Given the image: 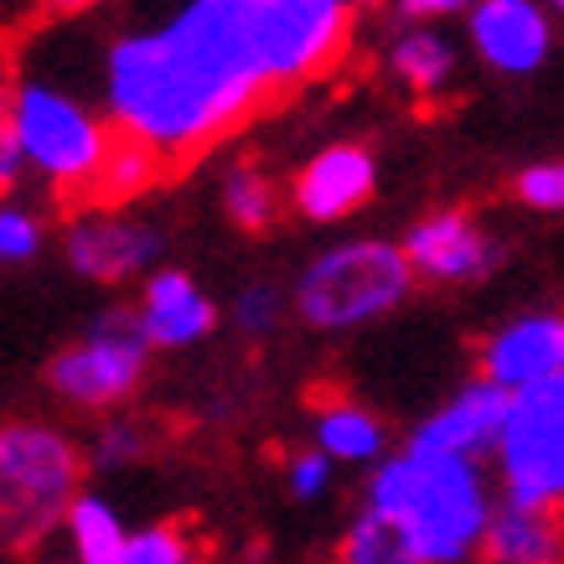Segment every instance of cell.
<instances>
[{
	"mask_svg": "<svg viewBox=\"0 0 564 564\" xmlns=\"http://www.w3.org/2000/svg\"><path fill=\"white\" fill-rule=\"evenodd\" d=\"M270 94L259 63L254 0H172L104 36L94 104L120 140L187 166L234 135Z\"/></svg>",
	"mask_w": 564,
	"mask_h": 564,
	"instance_id": "cell-1",
	"label": "cell"
},
{
	"mask_svg": "<svg viewBox=\"0 0 564 564\" xmlns=\"http://www.w3.org/2000/svg\"><path fill=\"white\" fill-rule=\"evenodd\" d=\"M362 508L389 518L410 539L420 564H477L481 533L497 508L492 471L471 456H435L399 445L373 462Z\"/></svg>",
	"mask_w": 564,
	"mask_h": 564,
	"instance_id": "cell-2",
	"label": "cell"
},
{
	"mask_svg": "<svg viewBox=\"0 0 564 564\" xmlns=\"http://www.w3.org/2000/svg\"><path fill=\"white\" fill-rule=\"evenodd\" d=\"M0 124L26 155V172L42 176L63 197H94L99 172L115 151V130L99 115V104L73 94L47 73H21L6 88V115Z\"/></svg>",
	"mask_w": 564,
	"mask_h": 564,
	"instance_id": "cell-3",
	"label": "cell"
},
{
	"mask_svg": "<svg viewBox=\"0 0 564 564\" xmlns=\"http://www.w3.org/2000/svg\"><path fill=\"white\" fill-rule=\"evenodd\" d=\"M84 445L47 420L0 425V539L11 549L42 544L68 502L84 492Z\"/></svg>",
	"mask_w": 564,
	"mask_h": 564,
	"instance_id": "cell-4",
	"label": "cell"
},
{
	"mask_svg": "<svg viewBox=\"0 0 564 564\" xmlns=\"http://www.w3.org/2000/svg\"><path fill=\"white\" fill-rule=\"evenodd\" d=\"M410 291H414V270L393 239H343L322 249L301 270L291 306L311 332L337 337V332H358V326L383 322L389 311L410 301Z\"/></svg>",
	"mask_w": 564,
	"mask_h": 564,
	"instance_id": "cell-5",
	"label": "cell"
},
{
	"mask_svg": "<svg viewBox=\"0 0 564 564\" xmlns=\"http://www.w3.org/2000/svg\"><path fill=\"white\" fill-rule=\"evenodd\" d=\"M487 462L497 466L502 497L564 513V373L508 393L502 430Z\"/></svg>",
	"mask_w": 564,
	"mask_h": 564,
	"instance_id": "cell-6",
	"label": "cell"
},
{
	"mask_svg": "<svg viewBox=\"0 0 564 564\" xmlns=\"http://www.w3.org/2000/svg\"><path fill=\"white\" fill-rule=\"evenodd\" d=\"M151 368V343L135 322V306H109L84 326V337L68 343L47 368L52 393L73 410H120L140 389Z\"/></svg>",
	"mask_w": 564,
	"mask_h": 564,
	"instance_id": "cell-7",
	"label": "cell"
},
{
	"mask_svg": "<svg viewBox=\"0 0 564 564\" xmlns=\"http://www.w3.org/2000/svg\"><path fill=\"white\" fill-rule=\"evenodd\" d=\"M352 11L347 0H254L259 63L270 78V94H291L343 63L352 42Z\"/></svg>",
	"mask_w": 564,
	"mask_h": 564,
	"instance_id": "cell-8",
	"label": "cell"
},
{
	"mask_svg": "<svg viewBox=\"0 0 564 564\" xmlns=\"http://www.w3.org/2000/svg\"><path fill=\"white\" fill-rule=\"evenodd\" d=\"M63 254L94 285H124L151 274L166 254V234L151 218L120 213L109 203H94L88 213H73L63 228Z\"/></svg>",
	"mask_w": 564,
	"mask_h": 564,
	"instance_id": "cell-9",
	"label": "cell"
},
{
	"mask_svg": "<svg viewBox=\"0 0 564 564\" xmlns=\"http://www.w3.org/2000/svg\"><path fill=\"white\" fill-rule=\"evenodd\" d=\"M399 249L410 259L414 280H430V285H477L502 264V243L466 207L425 213L420 223H410Z\"/></svg>",
	"mask_w": 564,
	"mask_h": 564,
	"instance_id": "cell-10",
	"label": "cell"
},
{
	"mask_svg": "<svg viewBox=\"0 0 564 564\" xmlns=\"http://www.w3.org/2000/svg\"><path fill=\"white\" fill-rule=\"evenodd\" d=\"M466 42L502 78H529L554 52V11L544 0H477L466 11Z\"/></svg>",
	"mask_w": 564,
	"mask_h": 564,
	"instance_id": "cell-11",
	"label": "cell"
},
{
	"mask_svg": "<svg viewBox=\"0 0 564 564\" xmlns=\"http://www.w3.org/2000/svg\"><path fill=\"white\" fill-rule=\"evenodd\" d=\"M378 192V155L358 140H332L291 182V207L306 223H343Z\"/></svg>",
	"mask_w": 564,
	"mask_h": 564,
	"instance_id": "cell-12",
	"label": "cell"
},
{
	"mask_svg": "<svg viewBox=\"0 0 564 564\" xmlns=\"http://www.w3.org/2000/svg\"><path fill=\"white\" fill-rule=\"evenodd\" d=\"M135 322L145 332L151 352H187V347L207 343L218 332V301L187 270L155 264L151 274H140Z\"/></svg>",
	"mask_w": 564,
	"mask_h": 564,
	"instance_id": "cell-13",
	"label": "cell"
},
{
	"mask_svg": "<svg viewBox=\"0 0 564 564\" xmlns=\"http://www.w3.org/2000/svg\"><path fill=\"white\" fill-rule=\"evenodd\" d=\"M549 373H564V311H523L487 332L477 352V378L518 393Z\"/></svg>",
	"mask_w": 564,
	"mask_h": 564,
	"instance_id": "cell-14",
	"label": "cell"
},
{
	"mask_svg": "<svg viewBox=\"0 0 564 564\" xmlns=\"http://www.w3.org/2000/svg\"><path fill=\"white\" fill-rule=\"evenodd\" d=\"M502 410H508V393L497 389V383H487V378H471V383H462L451 399H441V404L404 435V445H410V451H435V456L487 462L497 445V430H502Z\"/></svg>",
	"mask_w": 564,
	"mask_h": 564,
	"instance_id": "cell-15",
	"label": "cell"
},
{
	"mask_svg": "<svg viewBox=\"0 0 564 564\" xmlns=\"http://www.w3.org/2000/svg\"><path fill=\"white\" fill-rule=\"evenodd\" d=\"M477 560L481 564H564V513L497 497Z\"/></svg>",
	"mask_w": 564,
	"mask_h": 564,
	"instance_id": "cell-16",
	"label": "cell"
},
{
	"mask_svg": "<svg viewBox=\"0 0 564 564\" xmlns=\"http://www.w3.org/2000/svg\"><path fill=\"white\" fill-rule=\"evenodd\" d=\"M383 68L393 73V84L414 94V99H441L456 88V68L462 52L441 26H420V21H399V32L389 36Z\"/></svg>",
	"mask_w": 564,
	"mask_h": 564,
	"instance_id": "cell-17",
	"label": "cell"
},
{
	"mask_svg": "<svg viewBox=\"0 0 564 564\" xmlns=\"http://www.w3.org/2000/svg\"><path fill=\"white\" fill-rule=\"evenodd\" d=\"M311 445L337 466H373L378 456H389V425L358 399L322 393L311 404Z\"/></svg>",
	"mask_w": 564,
	"mask_h": 564,
	"instance_id": "cell-18",
	"label": "cell"
},
{
	"mask_svg": "<svg viewBox=\"0 0 564 564\" xmlns=\"http://www.w3.org/2000/svg\"><path fill=\"white\" fill-rule=\"evenodd\" d=\"M57 529H68L73 564H124L130 529H124V518L115 513V502H104L99 492H78V497H73Z\"/></svg>",
	"mask_w": 564,
	"mask_h": 564,
	"instance_id": "cell-19",
	"label": "cell"
},
{
	"mask_svg": "<svg viewBox=\"0 0 564 564\" xmlns=\"http://www.w3.org/2000/svg\"><path fill=\"white\" fill-rule=\"evenodd\" d=\"M218 203H223V213H228L234 228H243V234H264V228H274L280 213H285V192L274 187V176L264 172V166L239 161V166L223 172Z\"/></svg>",
	"mask_w": 564,
	"mask_h": 564,
	"instance_id": "cell-20",
	"label": "cell"
},
{
	"mask_svg": "<svg viewBox=\"0 0 564 564\" xmlns=\"http://www.w3.org/2000/svg\"><path fill=\"white\" fill-rule=\"evenodd\" d=\"M337 564H420V554H414L410 539L393 529L383 513L358 508V518H352V523H347V533H343Z\"/></svg>",
	"mask_w": 564,
	"mask_h": 564,
	"instance_id": "cell-21",
	"label": "cell"
},
{
	"mask_svg": "<svg viewBox=\"0 0 564 564\" xmlns=\"http://www.w3.org/2000/svg\"><path fill=\"white\" fill-rule=\"evenodd\" d=\"M145 451H151V430L140 425V420H130V414H109V420H99V430L88 435L84 462L99 466V471H124V466H135Z\"/></svg>",
	"mask_w": 564,
	"mask_h": 564,
	"instance_id": "cell-22",
	"label": "cell"
},
{
	"mask_svg": "<svg viewBox=\"0 0 564 564\" xmlns=\"http://www.w3.org/2000/svg\"><path fill=\"white\" fill-rule=\"evenodd\" d=\"M285 311H291V306H285V291H280V285H270V280H249V285L234 295L228 316H234V332H243V337L264 343V337H274V332H280Z\"/></svg>",
	"mask_w": 564,
	"mask_h": 564,
	"instance_id": "cell-23",
	"label": "cell"
},
{
	"mask_svg": "<svg viewBox=\"0 0 564 564\" xmlns=\"http://www.w3.org/2000/svg\"><path fill=\"white\" fill-rule=\"evenodd\" d=\"M124 564H203V549L182 523H151V529L130 533Z\"/></svg>",
	"mask_w": 564,
	"mask_h": 564,
	"instance_id": "cell-24",
	"label": "cell"
},
{
	"mask_svg": "<svg viewBox=\"0 0 564 564\" xmlns=\"http://www.w3.org/2000/svg\"><path fill=\"white\" fill-rule=\"evenodd\" d=\"M42 243H47V223L32 207L0 197V264H32Z\"/></svg>",
	"mask_w": 564,
	"mask_h": 564,
	"instance_id": "cell-25",
	"label": "cell"
},
{
	"mask_svg": "<svg viewBox=\"0 0 564 564\" xmlns=\"http://www.w3.org/2000/svg\"><path fill=\"white\" fill-rule=\"evenodd\" d=\"M332 481H337V462L322 456L316 445L295 451L291 462H285V487H291L295 502H322V497L332 492Z\"/></svg>",
	"mask_w": 564,
	"mask_h": 564,
	"instance_id": "cell-26",
	"label": "cell"
},
{
	"mask_svg": "<svg viewBox=\"0 0 564 564\" xmlns=\"http://www.w3.org/2000/svg\"><path fill=\"white\" fill-rule=\"evenodd\" d=\"M518 203L533 213H564V155L518 172Z\"/></svg>",
	"mask_w": 564,
	"mask_h": 564,
	"instance_id": "cell-27",
	"label": "cell"
},
{
	"mask_svg": "<svg viewBox=\"0 0 564 564\" xmlns=\"http://www.w3.org/2000/svg\"><path fill=\"white\" fill-rule=\"evenodd\" d=\"M393 21H420V26H441L451 17H466L477 0H383Z\"/></svg>",
	"mask_w": 564,
	"mask_h": 564,
	"instance_id": "cell-28",
	"label": "cell"
},
{
	"mask_svg": "<svg viewBox=\"0 0 564 564\" xmlns=\"http://www.w3.org/2000/svg\"><path fill=\"white\" fill-rule=\"evenodd\" d=\"M26 176H32L26 172V155H21V145L11 140V130L0 124V197H6V192H17Z\"/></svg>",
	"mask_w": 564,
	"mask_h": 564,
	"instance_id": "cell-29",
	"label": "cell"
},
{
	"mask_svg": "<svg viewBox=\"0 0 564 564\" xmlns=\"http://www.w3.org/2000/svg\"><path fill=\"white\" fill-rule=\"evenodd\" d=\"M42 21H78V17H94L104 6H115V0H26Z\"/></svg>",
	"mask_w": 564,
	"mask_h": 564,
	"instance_id": "cell-30",
	"label": "cell"
},
{
	"mask_svg": "<svg viewBox=\"0 0 564 564\" xmlns=\"http://www.w3.org/2000/svg\"><path fill=\"white\" fill-rule=\"evenodd\" d=\"M549 11H554V17H564V0H544Z\"/></svg>",
	"mask_w": 564,
	"mask_h": 564,
	"instance_id": "cell-31",
	"label": "cell"
},
{
	"mask_svg": "<svg viewBox=\"0 0 564 564\" xmlns=\"http://www.w3.org/2000/svg\"><path fill=\"white\" fill-rule=\"evenodd\" d=\"M0 115H6V88H0Z\"/></svg>",
	"mask_w": 564,
	"mask_h": 564,
	"instance_id": "cell-32",
	"label": "cell"
},
{
	"mask_svg": "<svg viewBox=\"0 0 564 564\" xmlns=\"http://www.w3.org/2000/svg\"><path fill=\"white\" fill-rule=\"evenodd\" d=\"M347 6H373V0H347Z\"/></svg>",
	"mask_w": 564,
	"mask_h": 564,
	"instance_id": "cell-33",
	"label": "cell"
}]
</instances>
